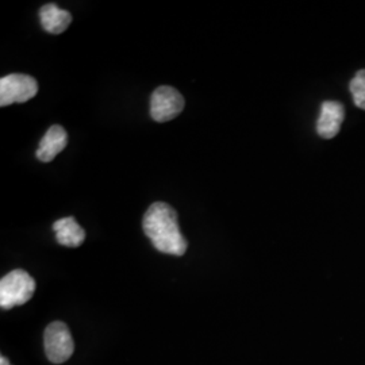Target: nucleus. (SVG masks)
<instances>
[{
	"instance_id": "obj_10",
	"label": "nucleus",
	"mask_w": 365,
	"mask_h": 365,
	"mask_svg": "<svg viewBox=\"0 0 365 365\" xmlns=\"http://www.w3.org/2000/svg\"><path fill=\"white\" fill-rule=\"evenodd\" d=\"M349 90L352 93L354 105L365 111V69H361L356 73V76L349 84Z\"/></svg>"
},
{
	"instance_id": "obj_5",
	"label": "nucleus",
	"mask_w": 365,
	"mask_h": 365,
	"mask_svg": "<svg viewBox=\"0 0 365 365\" xmlns=\"http://www.w3.org/2000/svg\"><path fill=\"white\" fill-rule=\"evenodd\" d=\"M184 103L185 102L180 92L170 86H161L152 93L150 115L158 123L168 122L179 117Z\"/></svg>"
},
{
	"instance_id": "obj_7",
	"label": "nucleus",
	"mask_w": 365,
	"mask_h": 365,
	"mask_svg": "<svg viewBox=\"0 0 365 365\" xmlns=\"http://www.w3.org/2000/svg\"><path fill=\"white\" fill-rule=\"evenodd\" d=\"M68 144V134L60 125H53L39 143L36 156L42 163H51L54 157L61 153Z\"/></svg>"
},
{
	"instance_id": "obj_8",
	"label": "nucleus",
	"mask_w": 365,
	"mask_h": 365,
	"mask_svg": "<svg viewBox=\"0 0 365 365\" xmlns=\"http://www.w3.org/2000/svg\"><path fill=\"white\" fill-rule=\"evenodd\" d=\"M53 230L56 232L57 242L68 248H78L86 240L84 229L73 217H66L54 222Z\"/></svg>"
},
{
	"instance_id": "obj_1",
	"label": "nucleus",
	"mask_w": 365,
	"mask_h": 365,
	"mask_svg": "<svg viewBox=\"0 0 365 365\" xmlns=\"http://www.w3.org/2000/svg\"><path fill=\"white\" fill-rule=\"evenodd\" d=\"M143 227L158 252L172 256H182L185 253L188 247L187 240L180 232L176 211L168 203L156 202L146 210Z\"/></svg>"
},
{
	"instance_id": "obj_11",
	"label": "nucleus",
	"mask_w": 365,
	"mask_h": 365,
	"mask_svg": "<svg viewBox=\"0 0 365 365\" xmlns=\"http://www.w3.org/2000/svg\"><path fill=\"white\" fill-rule=\"evenodd\" d=\"M0 365H11V363L9 361V359H6L4 356L0 357Z\"/></svg>"
},
{
	"instance_id": "obj_4",
	"label": "nucleus",
	"mask_w": 365,
	"mask_h": 365,
	"mask_svg": "<svg viewBox=\"0 0 365 365\" xmlns=\"http://www.w3.org/2000/svg\"><path fill=\"white\" fill-rule=\"evenodd\" d=\"M38 93L37 80L29 75L13 73L0 80V106L25 103Z\"/></svg>"
},
{
	"instance_id": "obj_6",
	"label": "nucleus",
	"mask_w": 365,
	"mask_h": 365,
	"mask_svg": "<svg viewBox=\"0 0 365 365\" xmlns=\"http://www.w3.org/2000/svg\"><path fill=\"white\" fill-rule=\"evenodd\" d=\"M345 119V108L339 102L327 101L322 103L321 113L317 120V133L321 138L330 140L339 133L341 125Z\"/></svg>"
},
{
	"instance_id": "obj_2",
	"label": "nucleus",
	"mask_w": 365,
	"mask_h": 365,
	"mask_svg": "<svg viewBox=\"0 0 365 365\" xmlns=\"http://www.w3.org/2000/svg\"><path fill=\"white\" fill-rule=\"evenodd\" d=\"M36 292L34 279L24 269H15L0 280V307L10 310L31 299Z\"/></svg>"
},
{
	"instance_id": "obj_3",
	"label": "nucleus",
	"mask_w": 365,
	"mask_h": 365,
	"mask_svg": "<svg viewBox=\"0 0 365 365\" xmlns=\"http://www.w3.org/2000/svg\"><path fill=\"white\" fill-rule=\"evenodd\" d=\"M45 353L53 364H63L71 359L75 351L73 339L66 324L57 321L53 322L45 330L43 336Z\"/></svg>"
},
{
	"instance_id": "obj_9",
	"label": "nucleus",
	"mask_w": 365,
	"mask_h": 365,
	"mask_svg": "<svg viewBox=\"0 0 365 365\" xmlns=\"http://www.w3.org/2000/svg\"><path fill=\"white\" fill-rule=\"evenodd\" d=\"M39 21L48 33L61 34L71 25L72 15L56 4H45L39 10Z\"/></svg>"
}]
</instances>
